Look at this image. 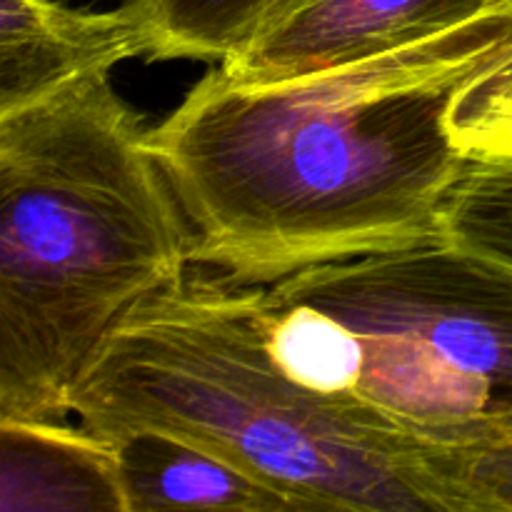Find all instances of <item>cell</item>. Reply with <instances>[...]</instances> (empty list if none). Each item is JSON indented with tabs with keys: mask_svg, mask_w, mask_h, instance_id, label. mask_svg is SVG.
Instances as JSON below:
<instances>
[{
	"mask_svg": "<svg viewBox=\"0 0 512 512\" xmlns=\"http://www.w3.org/2000/svg\"><path fill=\"white\" fill-rule=\"evenodd\" d=\"M512 48V5L273 83L215 68L148 145L193 230L195 265L243 285L443 240L465 168L458 95Z\"/></svg>",
	"mask_w": 512,
	"mask_h": 512,
	"instance_id": "cell-1",
	"label": "cell"
},
{
	"mask_svg": "<svg viewBox=\"0 0 512 512\" xmlns=\"http://www.w3.org/2000/svg\"><path fill=\"white\" fill-rule=\"evenodd\" d=\"M148 128L110 75L0 118V420H63L108 335L195 268Z\"/></svg>",
	"mask_w": 512,
	"mask_h": 512,
	"instance_id": "cell-2",
	"label": "cell"
},
{
	"mask_svg": "<svg viewBox=\"0 0 512 512\" xmlns=\"http://www.w3.org/2000/svg\"><path fill=\"white\" fill-rule=\"evenodd\" d=\"M70 410L98 435L158 430L200 445L295 510L453 512L430 453L360 423L280 368L258 285L198 265L108 335Z\"/></svg>",
	"mask_w": 512,
	"mask_h": 512,
	"instance_id": "cell-3",
	"label": "cell"
},
{
	"mask_svg": "<svg viewBox=\"0 0 512 512\" xmlns=\"http://www.w3.org/2000/svg\"><path fill=\"white\" fill-rule=\"evenodd\" d=\"M270 353L298 385L425 453L512 430V265L453 240L258 285Z\"/></svg>",
	"mask_w": 512,
	"mask_h": 512,
	"instance_id": "cell-4",
	"label": "cell"
},
{
	"mask_svg": "<svg viewBox=\"0 0 512 512\" xmlns=\"http://www.w3.org/2000/svg\"><path fill=\"white\" fill-rule=\"evenodd\" d=\"M503 5L512 0H308L218 68L240 83H273L428 38Z\"/></svg>",
	"mask_w": 512,
	"mask_h": 512,
	"instance_id": "cell-5",
	"label": "cell"
},
{
	"mask_svg": "<svg viewBox=\"0 0 512 512\" xmlns=\"http://www.w3.org/2000/svg\"><path fill=\"white\" fill-rule=\"evenodd\" d=\"M150 0L78 10L58 0H0V118L90 75L150 55Z\"/></svg>",
	"mask_w": 512,
	"mask_h": 512,
	"instance_id": "cell-6",
	"label": "cell"
},
{
	"mask_svg": "<svg viewBox=\"0 0 512 512\" xmlns=\"http://www.w3.org/2000/svg\"><path fill=\"white\" fill-rule=\"evenodd\" d=\"M0 510L125 512L108 438L63 420H0Z\"/></svg>",
	"mask_w": 512,
	"mask_h": 512,
	"instance_id": "cell-7",
	"label": "cell"
},
{
	"mask_svg": "<svg viewBox=\"0 0 512 512\" xmlns=\"http://www.w3.org/2000/svg\"><path fill=\"white\" fill-rule=\"evenodd\" d=\"M103 438L118 460L125 512L295 510L273 488L183 438L158 430H125Z\"/></svg>",
	"mask_w": 512,
	"mask_h": 512,
	"instance_id": "cell-8",
	"label": "cell"
},
{
	"mask_svg": "<svg viewBox=\"0 0 512 512\" xmlns=\"http://www.w3.org/2000/svg\"><path fill=\"white\" fill-rule=\"evenodd\" d=\"M308 0H150L153 60H223Z\"/></svg>",
	"mask_w": 512,
	"mask_h": 512,
	"instance_id": "cell-9",
	"label": "cell"
},
{
	"mask_svg": "<svg viewBox=\"0 0 512 512\" xmlns=\"http://www.w3.org/2000/svg\"><path fill=\"white\" fill-rule=\"evenodd\" d=\"M445 240L512 265V160H468L443 210Z\"/></svg>",
	"mask_w": 512,
	"mask_h": 512,
	"instance_id": "cell-10",
	"label": "cell"
},
{
	"mask_svg": "<svg viewBox=\"0 0 512 512\" xmlns=\"http://www.w3.org/2000/svg\"><path fill=\"white\" fill-rule=\"evenodd\" d=\"M450 133L465 160H512V48L458 95Z\"/></svg>",
	"mask_w": 512,
	"mask_h": 512,
	"instance_id": "cell-11",
	"label": "cell"
},
{
	"mask_svg": "<svg viewBox=\"0 0 512 512\" xmlns=\"http://www.w3.org/2000/svg\"><path fill=\"white\" fill-rule=\"evenodd\" d=\"M453 512H512V430L498 443L458 453H430Z\"/></svg>",
	"mask_w": 512,
	"mask_h": 512,
	"instance_id": "cell-12",
	"label": "cell"
}]
</instances>
